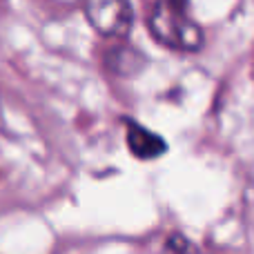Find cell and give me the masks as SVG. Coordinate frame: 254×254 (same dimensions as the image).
<instances>
[{
    "mask_svg": "<svg viewBox=\"0 0 254 254\" xmlns=\"http://www.w3.org/2000/svg\"><path fill=\"white\" fill-rule=\"evenodd\" d=\"M125 140L129 152L134 154L138 161H156L158 156L167 152V143L163 136H158L156 131L147 129L140 123L131 119H125Z\"/></svg>",
    "mask_w": 254,
    "mask_h": 254,
    "instance_id": "obj_3",
    "label": "cell"
},
{
    "mask_svg": "<svg viewBox=\"0 0 254 254\" xmlns=\"http://www.w3.org/2000/svg\"><path fill=\"white\" fill-rule=\"evenodd\" d=\"M105 63L119 76H138L145 67V56L129 45H116L105 52Z\"/></svg>",
    "mask_w": 254,
    "mask_h": 254,
    "instance_id": "obj_4",
    "label": "cell"
},
{
    "mask_svg": "<svg viewBox=\"0 0 254 254\" xmlns=\"http://www.w3.org/2000/svg\"><path fill=\"white\" fill-rule=\"evenodd\" d=\"M85 13L89 25L107 38H125L134 27V7L125 0H92Z\"/></svg>",
    "mask_w": 254,
    "mask_h": 254,
    "instance_id": "obj_2",
    "label": "cell"
},
{
    "mask_svg": "<svg viewBox=\"0 0 254 254\" xmlns=\"http://www.w3.org/2000/svg\"><path fill=\"white\" fill-rule=\"evenodd\" d=\"M165 248H167V252H172V254H201L198 246H194L185 234H179V232L167 237Z\"/></svg>",
    "mask_w": 254,
    "mask_h": 254,
    "instance_id": "obj_5",
    "label": "cell"
},
{
    "mask_svg": "<svg viewBox=\"0 0 254 254\" xmlns=\"http://www.w3.org/2000/svg\"><path fill=\"white\" fill-rule=\"evenodd\" d=\"M149 34L163 47L174 52H201L205 45V31L190 13V4L163 0L156 2L147 18Z\"/></svg>",
    "mask_w": 254,
    "mask_h": 254,
    "instance_id": "obj_1",
    "label": "cell"
}]
</instances>
